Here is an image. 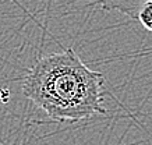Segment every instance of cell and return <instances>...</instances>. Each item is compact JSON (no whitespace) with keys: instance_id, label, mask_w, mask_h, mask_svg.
Masks as SVG:
<instances>
[{"instance_id":"1","label":"cell","mask_w":152,"mask_h":145,"mask_svg":"<svg viewBox=\"0 0 152 145\" xmlns=\"http://www.w3.org/2000/svg\"><path fill=\"white\" fill-rule=\"evenodd\" d=\"M23 94L60 123L106 114L105 75L91 70L73 47L38 59L23 81Z\"/></svg>"},{"instance_id":"2","label":"cell","mask_w":152,"mask_h":145,"mask_svg":"<svg viewBox=\"0 0 152 145\" xmlns=\"http://www.w3.org/2000/svg\"><path fill=\"white\" fill-rule=\"evenodd\" d=\"M106 11H119L137 20L141 6L148 0H92Z\"/></svg>"},{"instance_id":"3","label":"cell","mask_w":152,"mask_h":145,"mask_svg":"<svg viewBox=\"0 0 152 145\" xmlns=\"http://www.w3.org/2000/svg\"><path fill=\"white\" fill-rule=\"evenodd\" d=\"M137 20L141 23V25H142L144 28L148 29L149 32H152V1L151 0L145 1L141 6Z\"/></svg>"},{"instance_id":"4","label":"cell","mask_w":152,"mask_h":145,"mask_svg":"<svg viewBox=\"0 0 152 145\" xmlns=\"http://www.w3.org/2000/svg\"><path fill=\"white\" fill-rule=\"evenodd\" d=\"M151 1H152V0H151Z\"/></svg>"}]
</instances>
